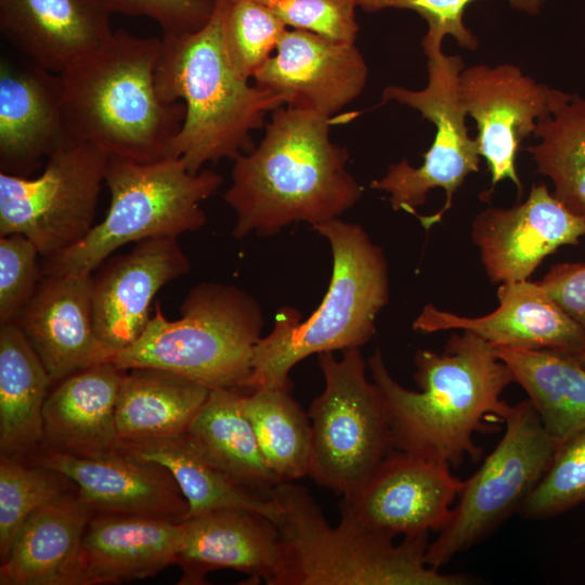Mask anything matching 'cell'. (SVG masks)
<instances>
[{"label": "cell", "mask_w": 585, "mask_h": 585, "mask_svg": "<svg viewBox=\"0 0 585 585\" xmlns=\"http://www.w3.org/2000/svg\"><path fill=\"white\" fill-rule=\"evenodd\" d=\"M178 237L138 242L91 274L90 296L98 337L115 351L132 344L151 320V304L166 284L188 273Z\"/></svg>", "instance_id": "obj_17"}, {"label": "cell", "mask_w": 585, "mask_h": 585, "mask_svg": "<svg viewBox=\"0 0 585 585\" xmlns=\"http://www.w3.org/2000/svg\"><path fill=\"white\" fill-rule=\"evenodd\" d=\"M427 58L424 89L388 86L382 100L418 110L435 127L433 142L421 166L414 168L402 159L390 165L386 176L374 180L370 187L388 193L393 210L418 217L428 231L441 222L466 178L479 171L481 156L476 138L468 133V114L460 96L463 58L443 52Z\"/></svg>", "instance_id": "obj_9"}, {"label": "cell", "mask_w": 585, "mask_h": 585, "mask_svg": "<svg viewBox=\"0 0 585 585\" xmlns=\"http://www.w3.org/2000/svg\"><path fill=\"white\" fill-rule=\"evenodd\" d=\"M109 12L155 21L164 35L199 29L210 17L214 0H102Z\"/></svg>", "instance_id": "obj_40"}, {"label": "cell", "mask_w": 585, "mask_h": 585, "mask_svg": "<svg viewBox=\"0 0 585 585\" xmlns=\"http://www.w3.org/2000/svg\"><path fill=\"white\" fill-rule=\"evenodd\" d=\"M464 485L445 463L391 451L362 485L342 496L340 519L390 538L440 532Z\"/></svg>", "instance_id": "obj_13"}, {"label": "cell", "mask_w": 585, "mask_h": 585, "mask_svg": "<svg viewBox=\"0 0 585 585\" xmlns=\"http://www.w3.org/2000/svg\"><path fill=\"white\" fill-rule=\"evenodd\" d=\"M278 516L281 560L271 585H466L464 574L441 573L426 561L428 533L393 538L340 519L332 526L301 485L271 491Z\"/></svg>", "instance_id": "obj_6"}, {"label": "cell", "mask_w": 585, "mask_h": 585, "mask_svg": "<svg viewBox=\"0 0 585 585\" xmlns=\"http://www.w3.org/2000/svg\"><path fill=\"white\" fill-rule=\"evenodd\" d=\"M91 274L44 275L15 323L53 382L96 364L112 362L117 351L96 335Z\"/></svg>", "instance_id": "obj_20"}, {"label": "cell", "mask_w": 585, "mask_h": 585, "mask_svg": "<svg viewBox=\"0 0 585 585\" xmlns=\"http://www.w3.org/2000/svg\"><path fill=\"white\" fill-rule=\"evenodd\" d=\"M533 134L540 142L526 151L537 172L551 180L552 194L567 208L585 217V99L558 90Z\"/></svg>", "instance_id": "obj_32"}, {"label": "cell", "mask_w": 585, "mask_h": 585, "mask_svg": "<svg viewBox=\"0 0 585 585\" xmlns=\"http://www.w3.org/2000/svg\"><path fill=\"white\" fill-rule=\"evenodd\" d=\"M585 235V217L567 208L545 184H533L526 199L504 209L487 207L471 236L493 283L526 281L542 261Z\"/></svg>", "instance_id": "obj_15"}, {"label": "cell", "mask_w": 585, "mask_h": 585, "mask_svg": "<svg viewBox=\"0 0 585 585\" xmlns=\"http://www.w3.org/2000/svg\"><path fill=\"white\" fill-rule=\"evenodd\" d=\"M333 252V272L321 304L306 320L280 309L274 326L255 346L251 372L240 389L290 392L289 372L303 359L360 348L370 340L389 300L388 265L380 247L356 223L334 219L313 225Z\"/></svg>", "instance_id": "obj_5"}, {"label": "cell", "mask_w": 585, "mask_h": 585, "mask_svg": "<svg viewBox=\"0 0 585 585\" xmlns=\"http://www.w3.org/2000/svg\"><path fill=\"white\" fill-rule=\"evenodd\" d=\"M126 372L105 362L61 380L43 405L42 447L81 457L118 452L116 406Z\"/></svg>", "instance_id": "obj_25"}, {"label": "cell", "mask_w": 585, "mask_h": 585, "mask_svg": "<svg viewBox=\"0 0 585 585\" xmlns=\"http://www.w3.org/2000/svg\"><path fill=\"white\" fill-rule=\"evenodd\" d=\"M557 92L514 64L464 68L460 96L477 125L476 140L491 173V191L508 179L517 187L518 197H522L516 157L522 141L534 133L538 119L550 113Z\"/></svg>", "instance_id": "obj_14"}, {"label": "cell", "mask_w": 585, "mask_h": 585, "mask_svg": "<svg viewBox=\"0 0 585 585\" xmlns=\"http://www.w3.org/2000/svg\"><path fill=\"white\" fill-rule=\"evenodd\" d=\"M325 387L309 408L311 455L308 477L320 486L348 495L392 451L387 410L365 374L360 348L318 354Z\"/></svg>", "instance_id": "obj_10"}, {"label": "cell", "mask_w": 585, "mask_h": 585, "mask_svg": "<svg viewBox=\"0 0 585 585\" xmlns=\"http://www.w3.org/2000/svg\"><path fill=\"white\" fill-rule=\"evenodd\" d=\"M288 27L266 5L252 1H231L227 8L223 41L226 57L235 73L251 79L273 51Z\"/></svg>", "instance_id": "obj_35"}, {"label": "cell", "mask_w": 585, "mask_h": 585, "mask_svg": "<svg viewBox=\"0 0 585 585\" xmlns=\"http://www.w3.org/2000/svg\"><path fill=\"white\" fill-rule=\"evenodd\" d=\"M176 564L181 585L206 584L207 574L232 569L271 585L281 560V537L268 517L244 509H220L187 518Z\"/></svg>", "instance_id": "obj_22"}, {"label": "cell", "mask_w": 585, "mask_h": 585, "mask_svg": "<svg viewBox=\"0 0 585 585\" xmlns=\"http://www.w3.org/2000/svg\"><path fill=\"white\" fill-rule=\"evenodd\" d=\"M180 313L168 320L157 303L142 335L112 362L125 370H169L209 389H240L261 338L259 302L236 286L203 282L187 292Z\"/></svg>", "instance_id": "obj_7"}, {"label": "cell", "mask_w": 585, "mask_h": 585, "mask_svg": "<svg viewBox=\"0 0 585 585\" xmlns=\"http://www.w3.org/2000/svg\"><path fill=\"white\" fill-rule=\"evenodd\" d=\"M37 247L22 234L0 237V322H14L39 281Z\"/></svg>", "instance_id": "obj_39"}, {"label": "cell", "mask_w": 585, "mask_h": 585, "mask_svg": "<svg viewBox=\"0 0 585 585\" xmlns=\"http://www.w3.org/2000/svg\"><path fill=\"white\" fill-rule=\"evenodd\" d=\"M585 502V428L560 442L546 471L521 503L526 519H546Z\"/></svg>", "instance_id": "obj_36"}, {"label": "cell", "mask_w": 585, "mask_h": 585, "mask_svg": "<svg viewBox=\"0 0 585 585\" xmlns=\"http://www.w3.org/2000/svg\"><path fill=\"white\" fill-rule=\"evenodd\" d=\"M210 390L169 370L153 367L128 369L116 406L120 439L165 438L187 432Z\"/></svg>", "instance_id": "obj_29"}, {"label": "cell", "mask_w": 585, "mask_h": 585, "mask_svg": "<svg viewBox=\"0 0 585 585\" xmlns=\"http://www.w3.org/2000/svg\"><path fill=\"white\" fill-rule=\"evenodd\" d=\"M52 379L11 322L0 327V455L22 458L43 439V405Z\"/></svg>", "instance_id": "obj_28"}, {"label": "cell", "mask_w": 585, "mask_h": 585, "mask_svg": "<svg viewBox=\"0 0 585 585\" xmlns=\"http://www.w3.org/2000/svg\"><path fill=\"white\" fill-rule=\"evenodd\" d=\"M94 510L65 493L35 511L0 566V585H69L86 526Z\"/></svg>", "instance_id": "obj_26"}, {"label": "cell", "mask_w": 585, "mask_h": 585, "mask_svg": "<svg viewBox=\"0 0 585 585\" xmlns=\"http://www.w3.org/2000/svg\"><path fill=\"white\" fill-rule=\"evenodd\" d=\"M261 454L280 482L308 477L311 422L290 392L259 389L242 398Z\"/></svg>", "instance_id": "obj_33"}, {"label": "cell", "mask_w": 585, "mask_h": 585, "mask_svg": "<svg viewBox=\"0 0 585 585\" xmlns=\"http://www.w3.org/2000/svg\"><path fill=\"white\" fill-rule=\"evenodd\" d=\"M108 160L94 144L70 142L36 178L0 172V235H24L44 259L78 244L94 226Z\"/></svg>", "instance_id": "obj_12"}, {"label": "cell", "mask_w": 585, "mask_h": 585, "mask_svg": "<svg viewBox=\"0 0 585 585\" xmlns=\"http://www.w3.org/2000/svg\"><path fill=\"white\" fill-rule=\"evenodd\" d=\"M182 522L94 514L83 532L69 585L120 584L176 564Z\"/></svg>", "instance_id": "obj_23"}, {"label": "cell", "mask_w": 585, "mask_h": 585, "mask_svg": "<svg viewBox=\"0 0 585 585\" xmlns=\"http://www.w3.org/2000/svg\"><path fill=\"white\" fill-rule=\"evenodd\" d=\"M231 0H214L197 30L164 35L155 83L165 103L182 102V126L168 156L182 158L190 172L223 158L235 159L256 145L252 132L265 116L287 104L272 89L249 84L232 68L224 50V20Z\"/></svg>", "instance_id": "obj_3"}, {"label": "cell", "mask_w": 585, "mask_h": 585, "mask_svg": "<svg viewBox=\"0 0 585 585\" xmlns=\"http://www.w3.org/2000/svg\"><path fill=\"white\" fill-rule=\"evenodd\" d=\"M493 347L551 437L560 443L585 428V368L574 358L549 350Z\"/></svg>", "instance_id": "obj_30"}, {"label": "cell", "mask_w": 585, "mask_h": 585, "mask_svg": "<svg viewBox=\"0 0 585 585\" xmlns=\"http://www.w3.org/2000/svg\"><path fill=\"white\" fill-rule=\"evenodd\" d=\"M367 77V64L355 43L288 28L275 54L252 79L284 94L288 105L332 117L362 93Z\"/></svg>", "instance_id": "obj_19"}, {"label": "cell", "mask_w": 585, "mask_h": 585, "mask_svg": "<svg viewBox=\"0 0 585 585\" xmlns=\"http://www.w3.org/2000/svg\"><path fill=\"white\" fill-rule=\"evenodd\" d=\"M287 27L313 32L329 40L355 43L360 30L356 0H268Z\"/></svg>", "instance_id": "obj_38"}, {"label": "cell", "mask_w": 585, "mask_h": 585, "mask_svg": "<svg viewBox=\"0 0 585 585\" xmlns=\"http://www.w3.org/2000/svg\"><path fill=\"white\" fill-rule=\"evenodd\" d=\"M332 117L285 104L271 113L264 135L234 159L224 193L234 210L233 236L277 234L299 221L312 226L337 219L362 197L347 171L349 153L330 139Z\"/></svg>", "instance_id": "obj_1"}, {"label": "cell", "mask_w": 585, "mask_h": 585, "mask_svg": "<svg viewBox=\"0 0 585 585\" xmlns=\"http://www.w3.org/2000/svg\"><path fill=\"white\" fill-rule=\"evenodd\" d=\"M118 452L165 466L188 504L187 518L220 509H244L276 522L278 509L271 495L245 485L220 468L187 432L121 440Z\"/></svg>", "instance_id": "obj_27"}, {"label": "cell", "mask_w": 585, "mask_h": 585, "mask_svg": "<svg viewBox=\"0 0 585 585\" xmlns=\"http://www.w3.org/2000/svg\"><path fill=\"white\" fill-rule=\"evenodd\" d=\"M231 1H239V0H231ZM252 1H257V2H260V3H264V2H266L268 0H252Z\"/></svg>", "instance_id": "obj_43"}, {"label": "cell", "mask_w": 585, "mask_h": 585, "mask_svg": "<svg viewBox=\"0 0 585 585\" xmlns=\"http://www.w3.org/2000/svg\"><path fill=\"white\" fill-rule=\"evenodd\" d=\"M505 432L474 474L465 480L451 517L428 545L427 563L440 569L502 524L540 481L559 442L529 400L512 405Z\"/></svg>", "instance_id": "obj_11"}, {"label": "cell", "mask_w": 585, "mask_h": 585, "mask_svg": "<svg viewBox=\"0 0 585 585\" xmlns=\"http://www.w3.org/2000/svg\"><path fill=\"white\" fill-rule=\"evenodd\" d=\"M68 479L42 466L25 465L22 459L0 460V562L10 554L13 543L28 518L67 490Z\"/></svg>", "instance_id": "obj_34"}, {"label": "cell", "mask_w": 585, "mask_h": 585, "mask_svg": "<svg viewBox=\"0 0 585 585\" xmlns=\"http://www.w3.org/2000/svg\"><path fill=\"white\" fill-rule=\"evenodd\" d=\"M209 169L192 173L180 157L141 162L109 156L105 218L78 244L46 259L43 275L91 274L121 246L153 237H179L206 223L200 207L222 184Z\"/></svg>", "instance_id": "obj_8"}, {"label": "cell", "mask_w": 585, "mask_h": 585, "mask_svg": "<svg viewBox=\"0 0 585 585\" xmlns=\"http://www.w3.org/2000/svg\"><path fill=\"white\" fill-rule=\"evenodd\" d=\"M477 0H356L359 8L367 13L385 9L412 10L428 25L421 46L427 57L442 52L445 36H452L460 48L473 51L478 48L477 37L464 24V13ZM511 6L536 14L545 0H507Z\"/></svg>", "instance_id": "obj_37"}, {"label": "cell", "mask_w": 585, "mask_h": 585, "mask_svg": "<svg viewBox=\"0 0 585 585\" xmlns=\"http://www.w3.org/2000/svg\"><path fill=\"white\" fill-rule=\"evenodd\" d=\"M69 138L58 74L34 62L0 63V169L29 177Z\"/></svg>", "instance_id": "obj_21"}, {"label": "cell", "mask_w": 585, "mask_h": 585, "mask_svg": "<svg viewBox=\"0 0 585 585\" xmlns=\"http://www.w3.org/2000/svg\"><path fill=\"white\" fill-rule=\"evenodd\" d=\"M102 0H0V30L29 61L60 74L113 35Z\"/></svg>", "instance_id": "obj_24"}, {"label": "cell", "mask_w": 585, "mask_h": 585, "mask_svg": "<svg viewBox=\"0 0 585 585\" xmlns=\"http://www.w3.org/2000/svg\"><path fill=\"white\" fill-rule=\"evenodd\" d=\"M372 379L388 413L393 447L459 466L481 455L473 434L494 415L505 420L512 405L502 394L515 377L494 347L470 332L453 334L443 352L415 353L414 378L420 391L401 386L379 349L368 359Z\"/></svg>", "instance_id": "obj_2"}, {"label": "cell", "mask_w": 585, "mask_h": 585, "mask_svg": "<svg viewBox=\"0 0 585 585\" xmlns=\"http://www.w3.org/2000/svg\"><path fill=\"white\" fill-rule=\"evenodd\" d=\"M548 295L585 327V263H558L540 282Z\"/></svg>", "instance_id": "obj_41"}, {"label": "cell", "mask_w": 585, "mask_h": 585, "mask_svg": "<svg viewBox=\"0 0 585 585\" xmlns=\"http://www.w3.org/2000/svg\"><path fill=\"white\" fill-rule=\"evenodd\" d=\"M237 388L211 389L187 433L220 468L271 495L281 483L268 467Z\"/></svg>", "instance_id": "obj_31"}, {"label": "cell", "mask_w": 585, "mask_h": 585, "mask_svg": "<svg viewBox=\"0 0 585 585\" xmlns=\"http://www.w3.org/2000/svg\"><path fill=\"white\" fill-rule=\"evenodd\" d=\"M581 366L585 368V349L582 351L581 354L574 358Z\"/></svg>", "instance_id": "obj_42"}, {"label": "cell", "mask_w": 585, "mask_h": 585, "mask_svg": "<svg viewBox=\"0 0 585 585\" xmlns=\"http://www.w3.org/2000/svg\"><path fill=\"white\" fill-rule=\"evenodd\" d=\"M30 464L67 478L95 514L141 516L177 523L187 518L188 504L178 483L156 461L121 452L81 457L37 447L30 455Z\"/></svg>", "instance_id": "obj_16"}, {"label": "cell", "mask_w": 585, "mask_h": 585, "mask_svg": "<svg viewBox=\"0 0 585 585\" xmlns=\"http://www.w3.org/2000/svg\"><path fill=\"white\" fill-rule=\"evenodd\" d=\"M498 307L477 317L460 316L424 307L413 328L421 333L460 329L492 346L523 350H549L572 358L585 349V327L572 318L540 282L503 283L497 288Z\"/></svg>", "instance_id": "obj_18"}, {"label": "cell", "mask_w": 585, "mask_h": 585, "mask_svg": "<svg viewBox=\"0 0 585 585\" xmlns=\"http://www.w3.org/2000/svg\"><path fill=\"white\" fill-rule=\"evenodd\" d=\"M162 39L114 31L99 49L58 74L73 142L141 162L168 156L184 119L182 102L165 103L155 83Z\"/></svg>", "instance_id": "obj_4"}]
</instances>
